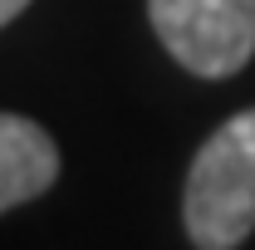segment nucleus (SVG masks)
<instances>
[{"instance_id": "obj_1", "label": "nucleus", "mask_w": 255, "mask_h": 250, "mask_svg": "<svg viewBox=\"0 0 255 250\" xmlns=\"http://www.w3.org/2000/svg\"><path fill=\"white\" fill-rule=\"evenodd\" d=\"M182 221L191 246L231 250L255 231V108L226 118L191 157Z\"/></svg>"}, {"instance_id": "obj_2", "label": "nucleus", "mask_w": 255, "mask_h": 250, "mask_svg": "<svg viewBox=\"0 0 255 250\" xmlns=\"http://www.w3.org/2000/svg\"><path fill=\"white\" fill-rule=\"evenodd\" d=\"M147 20L196 79H231L255 54V0H147Z\"/></svg>"}, {"instance_id": "obj_3", "label": "nucleus", "mask_w": 255, "mask_h": 250, "mask_svg": "<svg viewBox=\"0 0 255 250\" xmlns=\"http://www.w3.org/2000/svg\"><path fill=\"white\" fill-rule=\"evenodd\" d=\"M59 177V147L39 123L0 113V211L34 201Z\"/></svg>"}, {"instance_id": "obj_4", "label": "nucleus", "mask_w": 255, "mask_h": 250, "mask_svg": "<svg viewBox=\"0 0 255 250\" xmlns=\"http://www.w3.org/2000/svg\"><path fill=\"white\" fill-rule=\"evenodd\" d=\"M25 5H30V0H0V30H5V25H10V20H15Z\"/></svg>"}]
</instances>
